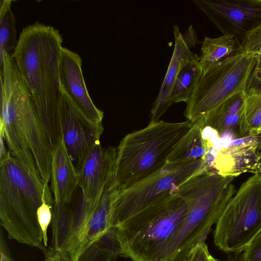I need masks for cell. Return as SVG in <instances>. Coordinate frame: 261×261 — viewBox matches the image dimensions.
Instances as JSON below:
<instances>
[{
  "instance_id": "52a82bcc",
  "label": "cell",
  "mask_w": 261,
  "mask_h": 261,
  "mask_svg": "<svg viewBox=\"0 0 261 261\" xmlns=\"http://www.w3.org/2000/svg\"><path fill=\"white\" fill-rule=\"evenodd\" d=\"M261 232V173L243 182L216 223L215 245L230 254L242 252Z\"/></svg>"
},
{
  "instance_id": "e0dca14e",
  "label": "cell",
  "mask_w": 261,
  "mask_h": 261,
  "mask_svg": "<svg viewBox=\"0 0 261 261\" xmlns=\"http://www.w3.org/2000/svg\"><path fill=\"white\" fill-rule=\"evenodd\" d=\"M54 203L71 201L78 188V173L61 136L52 150L50 179Z\"/></svg>"
},
{
  "instance_id": "4316f807",
  "label": "cell",
  "mask_w": 261,
  "mask_h": 261,
  "mask_svg": "<svg viewBox=\"0 0 261 261\" xmlns=\"http://www.w3.org/2000/svg\"><path fill=\"white\" fill-rule=\"evenodd\" d=\"M54 199L45 198L37 210V215L39 225L43 234V243L47 245V230L52 220V209Z\"/></svg>"
},
{
  "instance_id": "9a60e30c",
  "label": "cell",
  "mask_w": 261,
  "mask_h": 261,
  "mask_svg": "<svg viewBox=\"0 0 261 261\" xmlns=\"http://www.w3.org/2000/svg\"><path fill=\"white\" fill-rule=\"evenodd\" d=\"M174 47L168 67L158 96L153 102L150 113V122L158 121L172 105L171 94L176 77L181 68L188 62L199 57L191 50L200 43L192 25L185 33L177 25H174Z\"/></svg>"
},
{
  "instance_id": "d6986e66",
  "label": "cell",
  "mask_w": 261,
  "mask_h": 261,
  "mask_svg": "<svg viewBox=\"0 0 261 261\" xmlns=\"http://www.w3.org/2000/svg\"><path fill=\"white\" fill-rule=\"evenodd\" d=\"M118 190L114 175L107 184L89 219L78 248L76 259L92 242L111 227L113 203Z\"/></svg>"
},
{
  "instance_id": "cb8c5ba5",
  "label": "cell",
  "mask_w": 261,
  "mask_h": 261,
  "mask_svg": "<svg viewBox=\"0 0 261 261\" xmlns=\"http://www.w3.org/2000/svg\"><path fill=\"white\" fill-rule=\"evenodd\" d=\"M240 131L241 138L261 135V91H245Z\"/></svg>"
},
{
  "instance_id": "8fae6325",
  "label": "cell",
  "mask_w": 261,
  "mask_h": 261,
  "mask_svg": "<svg viewBox=\"0 0 261 261\" xmlns=\"http://www.w3.org/2000/svg\"><path fill=\"white\" fill-rule=\"evenodd\" d=\"M224 34L241 39L261 23V0H193Z\"/></svg>"
},
{
  "instance_id": "d4e9b609",
  "label": "cell",
  "mask_w": 261,
  "mask_h": 261,
  "mask_svg": "<svg viewBox=\"0 0 261 261\" xmlns=\"http://www.w3.org/2000/svg\"><path fill=\"white\" fill-rule=\"evenodd\" d=\"M12 3L11 0L0 1V62L5 54L12 56L18 43Z\"/></svg>"
},
{
  "instance_id": "4fadbf2b",
  "label": "cell",
  "mask_w": 261,
  "mask_h": 261,
  "mask_svg": "<svg viewBox=\"0 0 261 261\" xmlns=\"http://www.w3.org/2000/svg\"><path fill=\"white\" fill-rule=\"evenodd\" d=\"M80 55L62 47L59 62V81L62 92L90 121L102 123L103 112L94 104L88 92L82 72Z\"/></svg>"
},
{
  "instance_id": "9c48e42d",
  "label": "cell",
  "mask_w": 261,
  "mask_h": 261,
  "mask_svg": "<svg viewBox=\"0 0 261 261\" xmlns=\"http://www.w3.org/2000/svg\"><path fill=\"white\" fill-rule=\"evenodd\" d=\"M0 73V134L12 156L34 179L42 182L25 136L21 117V98L27 86L13 61H5Z\"/></svg>"
},
{
  "instance_id": "8992f818",
  "label": "cell",
  "mask_w": 261,
  "mask_h": 261,
  "mask_svg": "<svg viewBox=\"0 0 261 261\" xmlns=\"http://www.w3.org/2000/svg\"><path fill=\"white\" fill-rule=\"evenodd\" d=\"M257 57L255 53H238L203 75L186 103L187 120L203 119L230 98L245 92Z\"/></svg>"
},
{
  "instance_id": "484cf974",
  "label": "cell",
  "mask_w": 261,
  "mask_h": 261,
  "mask_svg": "<svg viewBox=\"0 0 261 261\" xmlns=\"http://www.w3.org/2000/svg\"><path fill=\"white\" fill-rule=\"evenodd\" d=\"M238 53H255L261 56V23L241 39Z\"/></svg>"
},
{
  "instance_id": "7402d4cb",
  "label": "cell",
  "mask_w": 261,
  "mask_h": 261,
  "mask_svg": "<svg viewBox=\"0 0 261 261\" xmlns=\"http://www.w3.org/2000/svg\"><path fill=\"white\" fill-rule=\"evenodd\" d=\"M121 244L117 227L111 226L92 242L76 261H112L120 256Z\"/></svg>"
},
{
  "instance_id": "4dcf8cb0",
  "label": "cell",
  "mask_w": 261,
  "mask_h": 261,
  "mask_svg": "<svg viewBox=\"0 0 261 261\" xmlns=\"http://www.w3.org/2000/svg\"><path fill=\"white\" fill-rule=\"evenodd\" d=\"M45 261H73L67 254L54 250L51 247L44 252Z\"/></svg>"
},
{
  "instance_id": "ba28073f",
  "label": "cell",
  "mask_w": 261,
  "mask_h": 261,
  "mask_svg": "<svg viewBox=\"0 0 261 261\" xmlns=\"http://www.w3.org/2000/svg\"><path fill=\"white\" fill-rule=\"evenodd\" d=\"M206 169L202 159L179 163H167L161 170L132 186L117 192L111 226L125 220L156 201L174 193L184 182Z\"/></svg>"
},
{
  "instance_id": "30bf717a",
  "label": "cell",
  "mask_w": 261,
  "mask_h": 261,
  "mask_svg": "<svg viewBox=\"0 0 261 261\" xmlns=\"http://www.w3.org/2000/svg\"><path fill=\"white\" fill-rule=\"evenodd\" d=\"M261 135L229 141L224 146H210L202 159L207 170L223 176L261 173Z\"/></svg>"
},
{
  "instance_id": "7c38bea8",
  "label": "cell",
  "mask_w": 261,
  "mask_h": 261,
  "mask_svg": "<svg viewBox=\"0 0 261 261\" xmlns=\"http://www.w3.org/2000/svg\"><path fill=\"white\" fill-rule=\"evenodd\" d=\"M60 112L65 146L77 172L90 151L100 143L104 128L102 123L85 117L63 92Z\"/></svg>"
},
{
  "instance_id": "603a6c76",
  "label": "cell",
  "mask_w": 261,
  "mask_h": 261,
  "mask_svg": "<svg viewBox=\"0 0 261 261\" xmlns=\"http://www.w3.org/2000/svg\"><path fill=\"white\" fill-rule=\"evenodd\" d=\"M200 57L185 64L178 73L171 94L172 104L188 102L203 76Z\"/></svg>"
},
{
  "instance_id": "ffe728a7",
  "label": "cell",
  "mask_w": 261,
  "mask_h": 261,
  "mask_svg": "<svg viewBox=\"0 0 261 261\" xmlns=\"http://www.w3.org/2000/svg\"><path fill=\"white\" fill-rule=\"evenodd\" d=\"M240 42L231 34L212 38L205 37L202 42L199 64L202 74L239 51Z\"/></svg>"
},
{
  "instance_id": "6da1fadb",
  "label": "cell",
  "mask_w": 261,
  "mask_h": 261,
  "mask_svg": "<svg viewBox=\"0 0 261 261\" xmlns=\"http://www.w3.org/2000/svg\"><path fill=\"white\" fill-rule=\"evenodd\" d=\"M62 42L58 30L36 22L23 29L11 56L53 149L62 135L59 62Z\"/></svg>"
},
{
  "instance_id": "f1b7e54d",
  "label": "cell",
  "mask_w": 261,
  "mask_h": 261,
  "mask_svg": "<svg viewBox=\"0 0 261 261\" xmlns=\"http://www.w3.org/2000/svg\"><path fill=\"white\" fill-rule=\"evenodd\" d=\"M261 91V56L258 55L256 64L248 81L246 91Z\"/></svg>"
},
{
  "instance_id": "d6a6232c",
  "label": "cell",
  "mask_w": 261,
  "mask_h": 261,
  "mask_svg": "<svg viewBox=\"0 0 261 261\" xmlns=\"http://www.w3.org/2000/svg\"><path fill=\"white\" fill-rule=\"evenodd\" d=\"M1 261H14L10 256L6 253L4 250L3 251V250H1Z\"/></svg>"
},
{
  "instance_id": "3957f363",
  "label": "cell",
  "mask_w": 261,
  "mask_h": 261,
  "mask_svg": "<svg viewBox=\"0 0 261 261\" xmlns=\"http://www.w3.org/2000/svg\"><path fill=\"white\" fill-rule=\"evenodd\" d=\"M45 198L54 199L48 185L34 179L8 151L1 160L0 219L10 239L46 250L37 219Z\"/></svg>"
},
{
  "instance_id": "83f0119b",
  "label": "cell",
  "mask_w": 261,
  "mask_h": 261,
  "mask_svg": "<svg viewBox=\"0 0 261 261\" xmlns=\"http://www.w3.org/2000/svg\"><path fill=\"white\" fill-rule=\"evenodd\" d=\"M241 254L243 261H261V232Z\"/></svg>"
},
{
  "instance_id": "f546056e",
  "label": "cell",
  "mask_w": 261,
  "mask_h": 261,
  "mask_svg": "<svg viewBox=\"0 0 261 261\" xmlns=\"http://www.w3.org/2000/svg\"><path fill=\"white\" fill-rule=\"evenodd\" d=\"M210 254L204 242L199 245L182 261H207Z\"/></svg>"
},
{
  "instance_id": "ac0fdd59",
  "label": "cell",
  "mask_w": 261,
  "mask_h": 261,
  "mask_svg": "<svg viewBox=\"0 0 261 261\" xmlns=\"http://www.w3.org/2000/svg\"><path fill=\"white\" fill-rule=\"evenodd\" d=\"M245 92L230 98L202 120L205 137L221 139L226 135L241 138L240 120Z\"/></svg>"
},
{
  "instance_id": "e575fe53",
  "label": "cell",
  "mask_w": 261,
  "mask_h": 261,
  "mask_svg": "<svg viewBox=\"0 0 261 261\" xmlns=\"http://www.w3.org/2000/svg\"><path fill=\"white\" fill-rule=\"evenodd\" d=\"M260 155H261V154H260Z\"/></svg>"
},
{
  "instance_id": "7a4b0ae2",
  "label": "cell",
  "mask_w": 261,
  "mask_h": 261,
  "mask_svg": "<svg viewBox=\"0 0 261 261\" xmlns=\"http://www.w3.org/2000/svg\"><path fill=\"white\" fill-rule=\"evenodd\" d=\"M236 177L204 170L188 179L175 191L187 202L189 211L163 261H182L205 242L211 227L234 194L232 182Z\"/></svg>"
},
{
  "instance_id": "2e32d148",
  "label": "cell",
  "mask_w": 261,
  "mask_h": 261,
  "mask_svg": "<svg viewBox=\"0 0 261 261\" xmlns=\"http://www.w3.org/2000/svg\"><path fill=\"white\" fill-rule=\"evenodd\" d=\"M21 113L25 136L39 176L44 185H48L53 149L27 86L22 96Z\"/></svg>"
},
{
  "instance_id": "5b68a950",
  "label": "cell",
  "mask_w": 261,
  "mask_h": 261,
  "mask_svg": "<svg viewBox=\"0 0 261 261\" xmlns=\"http://www.w3.org/2000/svg\"><path fill=\"white\" fill-rule=\"evenodd\" d=\"M186 120L150 122L128 134L116 148L115 180L118 191L125 190L164 167L173 148L190 129Z\"/></svg>"
},
{
  "instance_id": "5bb4252c",
  "label": "cell",
  "mask_w": 261,
  "mask_h": 261,
  "mask_svg": "<svg viewBox=\"0 0 261 261\" xmlns=\"http://www.w3.org/2000/svg\"><path fill=\"white\" fill-rule=\"evenodd\" d=\"M116 148L103 147L100 143L90 151L78 173V187L85 201L96 204L114 175Z\"/></svg>"
},
{
  "instance_id": "836d02e7",
  "label": "cell",
  "mask_w": 261,
  "mask_h": 261,
  "mask_svg": "<svg viewBox=\"0 0 261 261\" xmlns=\"http://www.w3.org/2000/svg\"><path fill=\"white\" fill-rule=\"evenodd\" d=\"M207 261H221V260H219L214 258L213 256H212L210 254L208 256V258H207Z\"/></svg>"
},
{
  "instance_id": "44dd1931",
  "label": "cell",
  "mask_w": 261,
  "mask_h": 261,
  "mask_svg": "<svg viewBox=\"0 0 261 261\" xmlns=\"http://www.w3.org/2000/svg\"><path fill=\"white\" fill-rule=\"evenodd\" d=\"M203 128L201 119L192 122L190 129L170 154L167 163H179L203 159L207 150Z\"/></svg>"
},
{
  "instance_id": "1f68e13d",
  "label": "cell",
  "mask_w": 261,
  "mask_h": 261,
  "mask_svg": "<svg viewBox=\"0 0 261 261\" xmlns=\"http://www.w3.org/2000/svg\"><path fill=\"white\" fill-rule=\"evenodd\" d=\"M227 261H243L241 252L228 254Z\"/></svg>"
},
{
  "instance_id": "277c9868",
  "label": "cell",
  "mask_w": 261,
  "mask_h": 261,
  "mask_svg": "<svg viewBox=\"0 0 261 261\" xmlns=\"http://www.w3.org/2000/svg\"><path fill=\"white\" fill-rule=\"evenodd\" d=\"M188 211L187 202L174 193L127 219L116 227L120 256L132 261H163Z\"/></svg>"
}]
</instances>
